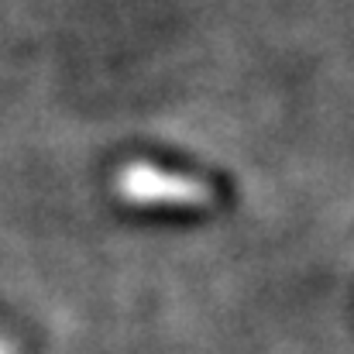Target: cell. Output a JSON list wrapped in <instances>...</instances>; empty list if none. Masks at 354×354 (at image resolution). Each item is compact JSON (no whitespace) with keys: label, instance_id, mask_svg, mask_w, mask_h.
I'll return each mask as SVG.
<instances>
[{"label":"cell","instance_id":"1","mask_svg":"<svg viewBox=\"0 0 354 354\" xmlns=\"http://www.w3.org/2000/svg\"><path fill=\"white\" fill-rule=\"evenodd\" d=\"M120 196L131 203H203L207 189L200 183H189L183 176L151 169V165H131L118 179Z\"/></svg>","mask_w":354,"mask_h":354}]
</instances>
